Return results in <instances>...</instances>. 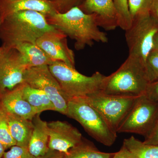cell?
<instances>
[{
	"instance_id": "cell-1",
	"label": "cell",
	"mask_w": 158,
	"mask_h": 158,
	"mask_svg": "<svg viewBox=\"0 0 158 158\" xmlns=\"http://www.w3.org/2000/svg\"><path fill=\"white\" fill-rule=\"evenodd\" d=\"M45 17L49 24L75 40L77 50L92 46L94 42H108L107 34L100 30L96 15L85 13L78 6L64 13L56 12Z\"/></svg>"
},
{
	"instance_id": "cell-2",
	"label": "cell",
	"mask_w": 158,
	"mask_h": 158,
	"mask_svg": "<svg viewBox=\"0 0 158 158\" xmlns=\"http://www.w3.org/2000/svg\"><path fill=\"white\" fill-rule=\"evenodd\" d=\"M49 24L44 15L26 10L9 15L0 22V40L6 49L14 48L24 42L36 43L46 31L54 28Z\"/></svg>"
},
{
	"instance_id": "cell-3",
	"label": "cell",
	"mask_w": 158,
	"mask_h": 158,
	"mask_svg": "<svg viewBox=\"0 0 158 158\" xmlns=\"http://www.w3.org/2000/svg\"><path fill=\"white\" fill-rule=\"evenodd\" d=\"M149 84L145 63L129 55L117 70L106 76L100 91L111 96L137 98L145 94Z\"/></svg>"
},
{
	"instance_id": "cell-4",
	"label": "cell",
	"mask_w": 158,
	"mask_h": 158,
	"mask_svg": "<svg viewBox=\"0 0 158 158\" xmlns=\"http://www.w3.org/2000/svg\"><path fill=\"white\" fill-rule=\"evenodd\" d=\"M65 116L77 121L91 137L104 145L111 146L116 141L117 133L84 97L69 101Z\"/></svg>"
},
{
	"instance_id": "cell-5",
	"label": "cell",
	"mask_w": 158,
	"mask_h": 158,
	"mask_svg": "<svg viewBox=\"0 0 158 158\" xmlns=\"http://www.w3.org/2000/svg\"><path fill=\"white\" fill-rule=\"evenodd\" d=\"M48 67L69 100L100 91L106 77L99 72L86 76L61 61H56Z\"/></svg>"
},
{
	"instance_id": "cell-6",
	"label": "cell",
	"mask_w": 158,
	"mask_h": 158,
	"mask_svg": "<svg viewBox=\"0 0 158 158\" xmlns=\"http://www.w3.org/2000/svg\"><path fill=\"white\" fill-rule=\"evenodd\" d=\"M158 32V23L150 13L136 18L125 31L129 55L144 63L153 47L155 36Z\"/></svg>"
},
{
	"instance_id": "cell-7",
	"label": "cell",
	"mask_w": 158,
	"mask_h": 158,
	"mask_svg": "<svg viewBox=\"0 0 158 158\" xmlns=\"http://www.w3.org/2000/svg\"><path fill=\"white\" fill-rule=\"evenodd\" d=\"M158 111V102L145 94L136 98L132 107L117 130V133H130L147 135L152 127Z\"/></svg>"
},
{
	"instance_id": "cell-8",
	"label": "cell",
	"mask_w": 158,
	"mask_h": 158,
	"mask_svg": "<svg viewBox=\"0 0 158 158\" xmlns=\"http://www.w3.org/2000/svg\"><path fill=\"white\" fill-rule=\"evenodd\" d=\"M24 83L43 91L52 102L56 111L66 115L69 99L51 72L48 65L27 69L24 76Z\"/></svg>"
},
{
	"instance_id": "cell-9",
	"label": "cell",
	"mask_w": 158,
	"mask_h": 158,
	"mask_svg": "<svg viewBox=\"0 0 158 158\" xmlns=\"http://www.w3.org/2000/svg\"><path fill=\"white\" fill-rule=\"evenodd\" d=\"M83 97L99 112L116 133L118 127L132 107L136 98L111 96L101 91Z\"/></svg>"
},
{
	"instance_id": "cell-10",
	"label": "cell",
	"mask_w": 158,
	"mask_h": 158,
	"mask_svg": "<svg viewBox=\"0 0 158 158\" xmlns=\"http://www.w3.org/2000/svg\"><path fill=\"white\" fill-rule=\"evenodd\" d=\"M27 69L17 50L6 49L0 60V96L24 83V76Z\"/></svg>"
},
{
	"instance_id": "cell-11",
	"label": "cell",
	"mask_w": 158,
	"mask_h": 158,
	"mask_svg": "<svg viewBox=\"0 0 158 158\" xmlns=\"http://www.w3.org/2000/svg\"><path fill=\"white\" fill-rule=\"evenodd\" d=\"M67 37L62 31L54 28L45 32L36 43L51 59L75 68L74 53L69 47Z\"/></svg>"
},
{
	"instance_id": "cell-12",
	"label": "cell",
	"mask_w": 158,
	"mask_h": 158,
	"mask_svg": "<svg viewBox=\"0 0 158 158\" xmlns=\"http://www.w3.org/2000/svg\"><path fill=\"white\" fill-rule=\"evenodd\" d=\"M48 126L50 149L66 154L83 139L78 130L67 122L51 121L48 123Z\"/></svg>"
},
{
	"instance_id": "cell-13",
	"label": "cell",
	"mask_w": 158,
	"mask_h": 158,
	"mask_svg": "<svg viewBox=\"0 0 158 158\" xmlns=\"http://www.w3.org/2000/svg\"><path fill=\"white\" fill-rule=\"evenodd\" d=\"M78 7L87 14L95 15L99 27L106 31H113L118 27L113 0H85Z\"/></svg>"
},
{
	"instance_id": "cell-14",
	"label": "cell",
	"mask_w": 158,
	"mask_h": 158,
	"mask_svg": "<svg viewBox=\"0 0 158 158\" xmlns=\"http://www.w3.org/2000/svg\"><path fill=\"white\" fill-rule=\"evenodd\" d=\"M26 10L38 11L45 16L58 12L51 0H0V22L10 15Z\"/></svg>"
},
{
	"instance_id": "cell-15",
	"label": "cell",
	"mask_w": 158,
	"mask_h": 158,
	"mask_svg": "<svg viewBox=\"0 0 158 158\" xmlns=\"http://www.w3.org/2000/svg\"><path fill=\"white\" fill-rule=\"evenodd\" d=\"M23 84L0 96V105L8 113L32 120L38 114L24 97Z\"/></svg>"
},
{
	"instance_id": "cell-16",
	"label": "cell",
	"mask_w": 158,
	"mask_h": 158,
	"mask_svg": "<svg viewBox=\"0 0 158 158\" xmlns=\"http://www.w3.org/2000/svg\"><path fill=\"white\" fill-rule=\"evenodd\" d=\"M40 114L32 119L34 129L28 147L29 152L35 157L45 155L49 150L48 123L41 119Z\"/></svg>"
},
{
	"instance_id": "cell-17",
	"label": "cell",
	"mask_w": 158,
	"mask_h": 158,
	"mask_svg": "<svg viewBox=\"0 0 158 158\" xmlns=\"http://www.w3.org/2000/svg\"><path fill=\"white\" fill-rule=\"evenodd\" d=\"M6 113L10 133L16 145L28 148L34 129L33 122L21 116Z\"/></svg>"
},
{
	"instance_id": "cell-18",
	"label": "cell",
	"mask_w": 158,
	"mask_h": 158,
	"mask_svg": "<svg viewBox=\"0 0 158 158\" xmlns=\"http://www.w3.org/2000/svg\"><path fill=\"white\" fill-rule=\"evenodd\" d=\"M14 48L21 55L27 68L40 65L49 66L56 61L51 59L36 43H22Z\"/></svg>"
},
{
	"instance_id": "cell-19",
	"label": "cell",
	"mask_w": 158,
	"mask_h": 158,
	"mask_svg": "<svg viewBox=\"0 0 158 158\" xmlns=\"http://www.w3.org/2000/svg\"><path fill=\"white\" fill-rule=\"evenodd\" d=\"M24 97L36 110L37 114L47 110L56 111L53 103L42 90L32 88L25 83L22 85Z\"/></svg>"
},
{
	"instance_id": "cell-20",
	"label": "cell",
	"mask_w": 158,
	"mask_h": 158,
	"mask_svg": "<svg viewBox=\"0 0 158 158\" xmlns=\"http://www.w3.org/2000/svg\"><path fill=\"white\" fill-rule=\"evenodd\" d=\"M115 153L102 152L92 142L83 138L82 141L72 148L62 158H113Z\"/></svg>"
},
{
	"instance_id": "cell-21",
	"label": "cell",
	"mask_w": 158,
	"mask_h": 158,
	"mask_svg": "<svg viewBox=\"0 0 158 158\" xmlns=\"http://www.w3.org/2000/svg\"><path fill=\"white\" fill-rule=\"evenodd\" d=\"M132 158H158V145L144 144L133 136L125 139L123 144Z\"/></svg>"
},
{
	"instance_id": "cell-22",
	"label": "cell",
	"mask_w": 158,
	"mask_h": 158,
	"mask_svg": "<svg viewBox=\"0 0 158 158\" xmlns=\"http://www.w3.org/2000/svg\"><path fill=\"white\" fill-rule=\"evenodd\" d=\"M117 13L118 27L126 31L131 25L132 19L129 9L128 0H113Z\"/></svg>"
},
{
	"instance_id": "cell-23",
	"label": "cell",
	"mask_w": 158,
	"mask_h": 158,
	"mask_svg": "<svg viewBox=\"0 0 158 158\" xmlns=\"http://www.w3.org/2000/svg\"><path fill=\"white\" fill-rule=\"evenodd\" d=\"M0 141L6 149L16 145L10 133L7 114L0 105Z\"/></svg>"
},
{
	"instance_id": "cell-24",
	"label": "cell",
	"mask_w": 158,
	"mask_h": 158,
	"mask_svg": "<svg viewBox=\"0 0 158 158\" xmlns=\"http://www.w3.org/2000/svg\"><path fill=\"white\" fill-rule=\"evenodd\" d=\"M152 0H128L129 9L132 20L136 18L149 13Z\"/></svg>"
},
{
	"instance_id": "cell-25",
	"label": "cell",
	"mask_w": 158,
	"mask_h": 158,
	"mask_svg": "<svg viewBox=\"0 0 158 158\" xmlns=\"http://www.w3.org/2000/svg\"><path fill=\"white\" fill-rule=\"evenodd\" d=\"M145 69L150 83L158 80V50L152 49L145 63Z\"/></svg>"
},
{
	"instance_id": "cell-26",
	"label": "cell",
	"mask_w": 158,
	"mask_h": 158,
	"mask_svg": "<svg viewBox=\"0 0 158 158\" xmlns=\"http://www.w3.org/2000/svg\"><path fill=\"white\" fill-rule=\"evenodd\" d=\"M85 0H51L57 12L64 13L71 8L80 6Z\"/></svg>"
},
{
	"instance_id": "cell-27",
	"label": "cell",
	"mask_w": 158,
	"mask_h": 158,
	"mask_svg": "<svg viewBox=\"0 0 158 158\" xmlns=\"http://www.w3.org/2000/svg\"><path fill=\"white\" fill-rule=\"evenodd\" d=\"M4 158H36L29 152L28 148L15 145L4 153Z\"/></svg>"
},
{
	"instance_id": "cell-28",
	"label": "cell",
	"mask_w": 158,
	"mask_h": 158,
	"mask_svg": "<svg viewBox=\"0 0 158 158\" xmlns=\"http://www.w3.org/2000/svg\"><path fill=\"white\" fill-rule=\"evenodd\" d=\"M144 144L158 145V111L152 127L149 133L144 137Z\"/></svg>"
},
{
	"instance_id": "cell-29",
	"label": "cell",
	"mask_w": 158,
	"mask_h": 158,
	"mask_svg": "<svg viewBox=\"0 0 158 158\" xmlns=\"http://www.w3.org/2000/svg\"><path fill=\"white\" fill-rule=\"evenodd\" d=\"M145 94L153 101L158 102V80L150 83Z\"/></svg>"
},
{
	"instance_id": "cell-30",
	"label": "cell",
	"mask_w": 158,
	"mask_h": 158,
	"mask_svg": "<svg viewBox=\"0 0 158 158\" xmlns=\"http://www.w3.org/2000/svg\"><path fill=\"white\" fill-rule=\"evenodd\" d=\"M113 158H132L129 151L126 147L123 144L120 150L117 152H115Z\"/></svg>"
},
{
	"instance_id": "cell-31",
	"label": "cell",
	"mask_w": 158,
	"mask_h": 158,
	"mask_svg": "<svg viewBox=\"0 0 158 158\" xmlns=\"http://www.w3.org/2000/svg\"><path fill=\"white\" fill-rule=\"evenodd\" d=\"M149 13L158 23V0H152L150 8Z\"/></svg>"
},
{
	"instance_id": "cell-32",
	"label": "cell",
	"mask_w": 158,
	"mask_h": 158,
	"mask_svg": "<svg viewBox=\"0 0 158 158\" xmlns=\"http://www.w3.org/2000/svg\"><path fill=\"white\" fill-rule=\"evenodd\" d=\"M62 153L49 149L45 155L36 158H62Z\"/></svg>"
},
{
	"instance_id": "cell-33",
	"label": "cell",
	"mask_w": 158,
	"mask_h": 158,
	"mask_svg": "<svg viewBox=\"0 0 158 158\" xmlns=\"http://www.w3.org/2000/svg\"><path fill=\"white\" fill-rule=\"evenodd\" d=\"M153 49L158 50V32L156 34L154 38Z\"/></svg>"
},
{
	"instance_id": "cell-34",
	"label": "cell",
	"mask_w": 158,
	"mask_h": 158,
	"mask_svg": "<svg viewBox=\"0 0 158 158\" xmlns=\"http://www.w3.org/2000/svg\"><path fill=\"white\" fill-rule=\"evenodd\" d=\"M6 149L3 144L0 141V158H3Z\"/></svg>"
},
{
	"instance_id": "cell-35",
	"label": "cell",
	"mask_w": 158,
	"mask_h": 158,
	"mask_svg": "<svg viewBox=\"0 0 158 158\" xmlns=\"http://www.w3.org/2000/svg\"><path fill=\"white\" fill-rule=\"evenodd\" d=\"M6 49L2 46L0 47V60L2 58L3 56L6 52Z\"/></svg>"
},
{
	"instance_id": "cell-36",
	"label": "cell",
	"mask_w": 158,
	"mask_h": 158,
	"mask_svg": "<svg viewBox=\"0 0 158 158\" xmlns=\"http://www.w3.org/2000/svg\"></svg>"
}]
</instances>
